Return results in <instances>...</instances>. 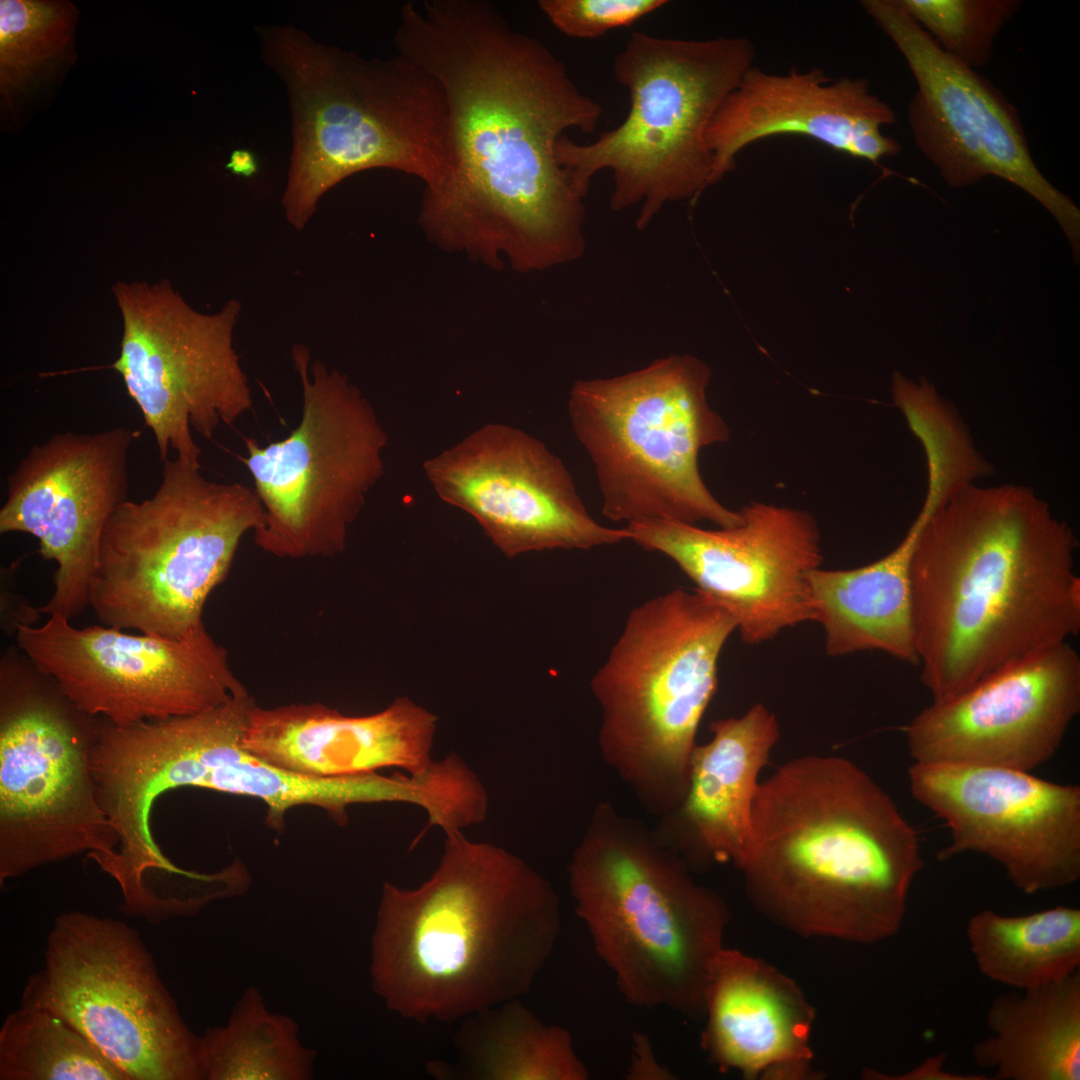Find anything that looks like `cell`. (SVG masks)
Returning <instances> with one entry per match:
<instances>
[{
    "label": "cell",
    "mask_w": 1080,
    "mask_h": 1080,
    "mask_svg": "<svg viewBox=\"0 0 1080 1080\" xmlns=\"http://www.w3.org/2000/svg\"><path fill=\"white\" fill-rule=\"evenodd\" d=\"M97 724L32 663L2 662L1 885L84 852L104 872L112 863L119 839L91 766Z\"/></svg>",
    "instance_id": "obj_12"
},
{
    "label": "cell",
    "mask_w": 1080,
    "mask_h": 1080,
    "mask_svg": "<svg viewBox=\"0 0 1080 1080\" xmlns=\"http://www.w3.org/2000/svg\"><path fill=\"white\" fill-rule=\"evenodd\" d=\"M291 353L302 386L299 424L265 446L244 438L242 460L265 512L254 541L280 558L334 556L384 473L388 435L345 374L311 360L302 344Z\"/></svg>",
    "instance_id": "obj_11"
},
{
    "label": "cell",
    "mask_w": 1080,
    "mask_h": 1080,
    "mask_svg": "<svg viewBox=\"0 0 1080 1080\" xmlns=\"http://www.w3.org/2000/svg\"><path fill=\"white\" fill-rule=\"evenodd\" d=\"M260 55L283 82L292 147L282 207L302 230L347 177L386 168L436 187L447 169V106L437 80L400 54L364 58L293 25H258Z\"/></svg>",
    "instance_id": "obj_5"
},
{
    "label": "cell",
    "mask_w": 1080,
    "mask_h": 1080,
    "mask_svg": "<svg viewBox=\"0 0 1080 1080\" xmlns=\"http://www.w3.org/2000/svg\"><path fill=\"white\" fill-rule=\"evenodd\" d=\"M949 56L975 69L990 60L996 37L1018 0H898Z\"/></svg>",
    "instance_id": "obj_34"
},
{
    "label": "cell",
    "mask_w": 1080,
    "mask_h": 1080,
    "mask_svg": "<svg viewBox=\"0 0 1080 1080\" xmlns=\"http://www.w3.org/2000/svg\"><path fill=\"white\" fill-rule=\"evenodd\" d=\"M247 718L248 709L233 703L197 721L173 760L170 778L174 787H200L260 799L267 807L266 823L275 830L284 828L285 814L299 805L321 807L339 824L346 823V809L356 802L355 779L300 774L247 752L241 744Z\"/></svg>",
    "instance_id": "obj_27"
},
{
    "label": "cell",
    "mask_w": 1080,
    "mask_h": 1080,
    "mask_svg": "<svg viewBox=\"0 0 1080 1080\" xmlns=\"http://www.w3.org/2000/svg\"><path fill=\"white\" fill-rule=\"evenodd\" d=\"M76 9L67 1H0V79L3 93L27 86L65 51Z\"/></svg>",
    "instance_id": "obj_33"
},
{
    "label": "cell",
    "mask_w": 1080,
    "mask_h": 1080,
    "mask_svg": "<svg viewBox=\"0 0 1080 1080\" xmlns=\"http://www.w3.org/2000/svg\"><path fill=\"white\" fill-rule=\"evenodd\" d=\"M1077 545L1025 486L970 483L935 509L910 572L918 666L933 701L1079 633Z\"/></svg>",
    "instance_id": "obj_2"
},
{
    "label": "cell",
    "mask_w": 1080,
    "mask_h": 1080,
    "mask_svg": "<svg viewBox=\"0 0 1080 1080\" xmlns=\"http://www.w3.org/2000/svg\"><path fill=\"white\" fill-rule=\"evenodd\" d=\"M456 1046L471 1079L587 1080L590 1075L570 1032L543 1023L519 999L472 1014L457 1033Z\"/></svg>",
    "instance_id": "obj_30"
},
{
    "label": "cell",
    "mask_w": 1080,
    "mask_h": 1080,
    "mask_svg": "<svg viewBox=\"0 0 1080 1080\" xmlns=\"http://www.w3.org/2000/svg\"><path fill=\"white\" fill-rule=\"evenodd\" d=\"M737 622L694 589H674L629 613L590 687L601 712L604 762L660 817L686 793L701 719L718 684L720 654Z\"/></svg>",
    "instance_id": "obj_7"
},
{
    "label": "cell",
    "mask_w": 1080,
    "mask_h": 1080,
    "mask_svg": "<svg viewBox=\"0 0 1080 1080\" xmlns=\"http://www.w3.org/2000/svg\"><path fill=\"white\" fill-rule=\"evenodd\" d=\"M923 866L917 832L865 771L805 755L759 783L739 870L753 906L777 926L872 944L899 932Z\"/></svg>",
    "instance_id": "obj_3"
},
{
    "label": "cell",
    "mask_w": 1080,
    "mask_h": 1080,
    "mask_svg": "<svg viewBox=\"0 0 1080 1080\" xmlns=\"http://www.w3.org/2000/svg\"><path fill=\"white\" fill-rule=\"evenodd\" d=\"M666 0H540L538 5L561 33L593 39L629 26L660 9Z\"/></svg>",
    "instance_id": "obj_35"
},
{
    "label": "cell",
    "mask_w": 1080,
    "mask_h": 1080,
    "mask_svg": "<svg viewBox=\"0 0 1080 1080\" xmlns=\"http://www.w3.org/2000/svg\"><path fill=\"white\" fill-rule=\"evenodd\" d=\"M701 1045L721 1071L747 1079L816 1075L810 1037L814 1009L794 980L771 964L724 947L710 973Z\"/></svg>",
    "instance_id": "obj_24"
},
{
    "label": "cell",
    "mask_w": 1080,
    "mask_h": 1080,
    "mask_svg": "<svg viewBox=\"0 0 1080 1080\" xmlns=\"http://www.w3.org/2000/svg\"><path fill=\"white\" fill-rule=\"evenodd\" d=\"M225 167L232 174L242 177H251L258 172L256 156L250 150L243 148L231 152L230 159Z\"/></svg>",
    "instance_id": "obj_38"
},
{
    "label": "cell",
    "mask_w": 1080,
    "mask_h": 1080,
    "mask_svg": "<svg viewBox=\"0 0 1080 1080\" xmlns=\"http://www.w3.org/2000/svg\"><path fill=\"white\" fill-rule=\"evenodd\" d=\"M394 45L437 80L447 106V169L419 212L427 237L520 273L580 258L585 206L556 145L567 130L594 132L599 102L488 1L408 2Z\"/></svg>",
    "instance_id": "obj_1"
},
{
    "label": "cell",
    "mask_w": 1080,
    "mask_h": 1080,
    "mask_svg": "<svg viewBox=\"0 0 1080 1080\" xmlns=\"http://www.w3.org/2000/svg\"><path fill=\"white\" fill-rule=\"evenodd\" d=\"M711 369L673 354L614 377L576 381L568 414L589 455L613 522L664 519L719 528L741 522L710 492L699 470L700 451L729 440L730 430L709 405Z\"/></svg>",
    "instance_id": "obj_9"
},
{
    "label": "cell",
    "mask_w": 1080,
    "mask_h": 1080,
    "mask_svg": "<svg viewBox=\"0 0 1080 1080\" xmlns=\"http://www.w3.org/2000/svg\"><path fill=\"white\" fill-rule=\"evenodd\" d=\"M896 122L893 109L862 78L832 80L823 70L773 74L752 66L712 117L706 142L712 154L711 185L736 166L748 145L775 135H803L877 164L901 144L882 127Z\"/></svg>",
    "instance_id": "obj_22"
},
{
    "label": "cell",
    "mask_w": 1080,
    "mask_h": 1080,
    "mask_svg": "<svg viewBox=\"0 0 1080 1080\" xmlns=\"http://www.w3.org/2000/svg\"><path fill=\"white\" fill-rule=\"evenodd\" d=\"M754 58L753 44L743 37L632 33L612 67L629 94L624 121L591 143L566 135L557 142L556 158L573 190L584 199L593 177L610 170V206L619 212L639 205L638 229L666 204L696 199L711 185L707 127Z\"/></svg>",
    "instance_id": "obj_8"
},
{
    "label": "cell",
    "mask_w": 1080,
    "mask_h": 1080,
    "mask_svg": "<svg viewBox=\"0 0 1080 1080\" xmlns=\"http://www.w3.org/2000/svg\"><path fill=\"white\" fill-rule=\"evenodd\" d=\"M297 1023L266 1009L259 990L248 988L227 1025L200 1037L204 1080L311 1079L316 1051L298 1039Z\"/></svg>",
    "instance_id": "obj_31"
},
{
    "label": "cell",
    "mask_w": 1080,
    "mask_h": 1080,
    "mask_svg": "<svg viewBox=\"0 0 1080 1080\" xmlns=\"http://www.w3.org/2000/svg\"><path fill=\"white\" fill-rule=\"evenodd\" d=\"M112 292L123 330L119 356L109 367L141 411L160 459L172 450L200 463L191 428L211 440L221 424H233L252 407L234 347L240 301L203 313L166 279L118 281Z\"/></svg>",
    "instance_id": "obj_14"
},
{
    "label": "cell",
    "mask_w": 1080,
    "mask_h": 1080,
    "mask_svg": "<svg viewBox=\"0 0 1080 1080\" xmlns=\"http://www.w3.org/2000/svg\"><path fill=\"white\" fill-rule=\"evenodd\" d=\"M162 462L154 494L126 500L108 520L89 606L104 626L182 638L204 626L209 595L265 512L248 486L208 480L178 456Z\"/></svg>",
    "instance_id": "obj_10"
},
{
    "label": "cell",
    "mask_w": 1080,
    "mask_h": 1080,
    "mask_svg": "<svg viewBox=\"0 0 1080 1080\" xmlns=\"http://www.w3.org/2000/svg\"><path fill=\"white\" fill-rule=\"evenodd\" d=\"M575 911L631 1005L703 1019L731 914L659 836L610 802L592 811L567 867Z\"/></svg>",
    "instance_id": "obj_6"
},
{
    "label": "cell",
    "mask_w": 1080,
    "mask_h": 1080,
    "mask_svg": "<svg viewBox=\"0 0 1080 1080\" xmlns=\"http://www.w3.org/2000/svg\"><path fill=\"white\" fill-rule=\"evenodd\" d=\"M991 1035L974 1044L976 1065L997 1080L1080 1079V971L996 996L986 1013Z\"/></svg>",
    "instance_id": "obj_28"
},
{
    "label": "cell",
    "mask_w": 1080,
    "mask_h": 1080,
    "mask_svg": "<svg viewBox=\"0 0 1080 1080\" xmlns=\"http://www.w3.org/2000/svg\"><path fill=\"white\" fill-rule=\"evenodd\" d=\"M739 513V524L714 530L664 519L625 527L630 541L671 559L730 611L743 642L760 644L814 622L808 576L821 567V535L800 509L752 502Z\"/></svg>",
    "instance_id": "obj_17"
},
{
    "label": "cell",
    "mask_w": 1080,
    "mask_h": 1080,
    "mask_svg": "<svg viewBox=\"0 0 1080 1080\" xmlns=\"http://www.w3.org/2000/svg\"><path fill=\"white\" fill-rule=\"evenodd\" d=\"M1080 711V657L1068 642L932 701L906 726L914 762L1030 772L1050 760Z\"/></svg>",
    "instance_id": "obj_21"
},
{
    "label": "cell",
    "mask_w": 1080,
    "mask_h": 1080,
    "mask_svg": "<svg viewBox=\"0 0 1080 1080\" xmlns=\"http://www.w3.org/2000/svg\"><path fill=\"white\" fill-rule=\"evenodd\" d=\"M944 499L945 492L940 486L928 485L917 517L900 543L885 556L857 568L819 567L809 574L814 622L823 628L829 656L880 651L918 665L911 562L925 524Z\"/></svg>",
    "instance_id": "obj_26"
},
{
    "label": "cell",
    "mask_w": 1080,
    "mask_h": 1080,
    "mask_svg": "<svg viewBox=\"0 0 1080 1080\" xmlns=\"http://www.w3.org/2000/svg\"><path fill=\"white\" fill-rule=\"evenodd\" d=\"M423 468L437 495L471 515L508 558L630 541L626 527L590 515L563 461L519 428L486 424Z\"/></svg>",
    "instance_id": "obj_19"
},
{
    "label": "cell",
    "mask_w": 1080,
    "mask_h": 1080,
    "mask_svg": "<svg viewBox=\"0 0 1080 1080\" xmlns=\"http://www.w3.org/2000/svg\"><path fill=\"white\" fill-rule=\"evenodd\" d=\"M139 433L66 431L33 446L7 478L0 532L27 533L56 562L54 592L37 611L68 620L89 606L105 526L127 500L128 455Z\"/></svg>",
    "instance_id": "obj_20"
},
{
    "label": "cell",
    "mask_w": 1080,
    "mask_h": 1080,
    "mask_svg": "<svg viewBox=\"0 0 1080 1080\" xmlns=\"http://www.w3.org/2000/svg\"><path fill=\"white\" fill-rule=\"evenodd\" d=\"M561 927L552 884L520 857L446 834L416 889L386 882L372 938L373 990L419 1023H452L519 999L550 958Z\"/></svg>",
    "instance_id": "obj_4"
},
{
    "label": "cell",
    "mask_w": 1080,
    "mask_h": 1080,
    "mask_svg": "<svg viewBox=\"0 0 1080 1080\" xmlns=\"http://www.w3.org/2000/svg\"><path fill=\"white\" fill-rule=\"evenodd\" d=\"M0 1080H129L57 1015L22 1006L0 1029Z\"/></svg>",
    "instance_id": "obj_32"
},
{
    "label": "cell",
    "mask_w": 1080,
    "mask_h": 1080,
    "mask_svg": "<svg viewBox=\"0 0 1080 1080\" xmlns=\"http://www.w3.org/2000/svg\"><path fill=\"white\" fill-rule=\"evenodd\" d=\"M437 717L407 697L384 710L347 716L321 703L290 704L248 713L243 748L279 768L338 777L396 767L411 775L432 764Z\"/></svg>",
    "instance_id": "obj_23"
},
{
    "label": "cell",
    "mask_w": 1080,
    "mask_h": 1080,
    "mask_svg": "<svg viewBox=\"0 0 1080 1080\" xmlns=\"http://www.w3.org/2000/svg\"><path fill=\"white\" fill-rule=\"evenodd\" d=\"M15 627L19 649L78 710L117 726L198 714L247 692L205 626L182 638L76 628L60 615Z\"/></svg>",
    "instance_id": "obj_15"
},
{
    "label": "cell",
    "mask_w": 1080,
    "mask_h": 1080,
    "mask_svg": "<svg viewBox=\"0 0 1080 1080\" xmlns=\"http://www.w3.org/2000/svg\"><path fill=\"white\" fill-rule=\"evenodd\" d=\"M912 796L950 830L946 860L965 852L997 862L1027 895L1080 877V787L1008 768L914 762Z\"/></svg>",
    "instance_id": "obj_18"
},
{
    "label": "cell",
    "mask_w": 1080,
    "mask_h": 1080,
    "mask_svg": "<svg viewBox=\"0 0 1080 1080\" xmlns=\"http://www.w3.org/2000/svg\"><path fill=\"white\" fill-rule=\"evenodd\" d=\"M21 1005L63 1019L129 1080H204L200 1037L185 1024L140 934L121 920L82 911L57 916Z\"/></svg>",
    "instance_id": "obj_13"
},
{
    "label": "cell",
    "mask_w": 1080,
    "mask_h": 1080,
    "mask_svg": "<svg viewBox=\"0 0 1080 1080\" xmlns=\"http://www.w3.org/2000/svg\"><path fill=\"white\" fill-rule=\"evenodd\" d=\"M199 876H200V873H199ZM199 876H198V877H199ZM185 879H186V878H185ZM196 879H197V878H196ZM191 880H193V879H191ZM163 901H164V900H163ZM163 908H164V906H163ZM162 910H163V909H162ZM162 910H161V911H162ZM160 913H161V912H160ZM160 913H159V914H160ZM159 914H157V915H159ZM157 915H156V916H157ZM154 917H155V916H154ZM152 918H153V917H152ZM146 919H147V918H146ZM149 919H150V918H149Z\"/></svg>",
    "instance_id": "obj_39"
},
{
    "label": "cell",
    "mask_w": 1080,
    "mask_h": 1080,
    "mask_svg": "<svg viewBox=\"0 0 1080 1080\" xmlns=\"http://www.w3.org/2000/svg\"><path fill=\"white\" fill-rule=\"evenodd\" d=\"M966 935L979 972L1014 990L1064 980L1080 971V909L1069 906L972 915Z\"/></svg>",
    "instance_id": "obj_29"
},
{
    "label": "cell",
    "mask_w": 1080,
    "mask_h": 1080,
    "mask_svg": "<svg viewBox=\"0 0 1080 1080\" xmlns=\"http://www.w3.org/2000/svg\"><path fill=\"white\" fill-rule=\"evenodd\" d=\"M866 13L893 41L917 83L908 120L923 155L951 187L993 175L1037 200L1080 261V211L1037 168L1017 109L986 77L946 54L898 0H864Z\"/></svg>",
    "instance_id": "obj_16"
},
{
    "label": "cell",
    "mask_w": 1080,
    "mask_h": 1080,
    "mask_svg": "<svg viewBox=\"0 0 1080 1080\" xmlns=\"http://www.w3.org/2000/svg\"><path fill=\"white\" fill-rule=\"evenodd\" d=\"M634 1056L629 1068L632 1079H671V1073L663 1069L651 1049L648 1039L639 1034L634 1040Z\"/></svg>",
    "instance_id": "obj_37"
},
{
    "label": "cell",
    "mask_w": 1080,
    "mask_h": 1080,
    "mask_svg": "<svg viewBox=\"0 0 1080 1080\" xmlns=\"http://www.w3.org/2000/svg\"><path fill=\"white\" fill-rule=\"evenodd\" d=\"M945 1054H938L925 1059L916 1067L899 1075H886L874 1069H864L863 1076L866 1079L888 1080H988L981 1074H955L944 1069Z\"/></svg>",
    "instance_id": "obj_36"
},
{
    "label": "cell",
    "mask_w": 1080,
    "mask_h": 1080,
    "mask_svg": "<svg viewBox=\"0 0 1080 1080\" xmlns=\"http://www.w3.org/2000/svg\"><path fill=\"white\" fill-rule=\"evenodd\" d=\"M709 729L711 739L692 752L684 798L661 817L657 833L691 870L727 862L739 869L750 851L758 777L779 740V722L756 704Z\"/></svg>",
    "instance_id": "obj_25"
}]
</instances>
